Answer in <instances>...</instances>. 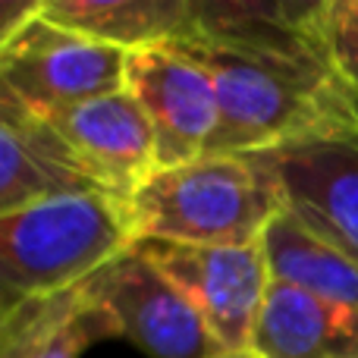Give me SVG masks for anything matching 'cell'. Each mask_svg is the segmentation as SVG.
I'll use <instances>...</instances> for the list:
<instances>
[{
  "instance_id": "9",
  "label": "cell",
  "mask_w": 358,
  "mask_h": 358,
  "mask_svg": "<svg viewBox=\"0 0 358 358\" xmlns=\"http://www.w3.org/2000/svg\"><path fill=\"white\" fill-rule=\"evenodd\" d=\"M44 120L66 138L98 189L123 201H129L161 170L157 132L126 88Z\"/></svg>"
},
{
  "instance_id": "11",
  "label": "cell",
  "mask_w": 358,
  "mask_h": 358,
  "mask_svg": "<svg viewBox=\"0 0 358 358\" xmlns=\"http://www.w3.org/2000/svg\"><path fill=\"white\" fill-rule=\"evenodd\" d=\"M101 340H120V324L94 277L0 311V358H82Z\"/></svg>"
},
{
  "instance_id": "8",
  "label": "cell",
  "mask_w": 358,
  "mask_h": 358,
  "mask_svg": "<svg viewBox=\"0 0 358 358\" xmlns=\"http://www.w3.org/2000/svg\"><path fill=\"white\" fill-rule=\"evenodd\" d=\"M255 157L277 182L283 210L358 264V132Z\"/></svg>"
},
{
  "instance_id": "10",
  "label": "cell",
  "mask_w": 358,
  "mask_h": 358,
  "mask_svg": "<svg viewBox=\"0 0 358 358\" xmlns=\"http://www.w3.org/2000/svg\"><path fill=\"white\" fill-rule=\"evenodd\" d=\"M76 192L101 189L48 120L0 92V214Z\"/></svg>"
},
{
  "instance_id": "16",
  "label": "cell",
  "mask_w": 358,
  "mask_h": 358,
  "mask_svg": "<svg viewBox=\"0 0 358 358\" xmlns=\"http://www.w3.org/2000/svg\"><path fill=\"white\" fill-rule=\"evenodd\" d=\"M214 358H261V355L252 352V349H227V352H217Z\"/></svg>"
},
{
  "instance_id": "14",
  "label": "cell",
  "mask_w": 358,
  "mask_h": 358,
  "mask_svg": "<svg viewBox=\"0 0 358 358\" xmlns=\"http://www.w3.org/2000/svg\"><path fill=\"white\" fill-rule=\"evenodd\" d=\"M261 248L271 280L296 286L324 302L358 308V264L289 210H280L271 220Z\"/></svg>"
},
{
  "instance_id": "13",
  "label": "cell",
  "mask_w": 358,
  "mask_h": 358,
  "mask_svg": "<svg viewBox=\"0 0 358 358\" xmlns=\"http://www.w3.org/2000/svg\"><path fill=\"white\" fill-rule=\"evenodd\" d=\"M41 16L126 54L195 38V0H44Z\"/></svg>"
},
{
  "instance_id": "6",
  "label": "cell",
  "mask_w": 358,
  "mask_h": 358,
  "mask_svg": "<svg viewBox=\"0 0 358 358\" xmlns=\"http://www.w3.org/2000/svg\"><path fill=\"white\" fill-rule=\"evenodd\" d=\"M126 92L142 104L157 132L161 167L210 155L220 126V101L210 69L182 41L129 50Z\"/></svg>"
},
{
  "instance_id": "4",
  "label": "cell",
  "mask_w": 358,
  "mask_h": 358,
  "mask_svg": "<svg viewBox=\"0 0 358 358\" xmlns=\"http://www.w3.org/2000/svg\"><path fill=\"white\" fill-rule=\"evenodd\" d=\"M126 50L54 25L38 13L0 41V92L38 117L126 88Z\"/></svg>"
},
{
  "instance_id": "12",
  "label": "cell",
  "mask_w": 358,
  "mask_h": 358,
  "mask_svg": "<svg viewBox=\"0 0 358 358\" xmlns=\"http://www.w3.org/2000/svg\"><path fill=\"white\" fill-rule=\"evenodd\" d=\"M248 349L261 358H358V308L271 280Z\"/></svg>"
},
{
  "instance_id": "2",
  "label": "cell",
  "mask_w": 358,
  "mask_h": 358,
  "mask_svg": "<svg viewBox=\"0 0 358 358\" xmlns=\"http://www.w3.org/2000/svg\"><path fill=\"white\" fill-rule=\"evenodd\" d=\"M136 242L129 204L110 192L44 198L0 214V311L85 283Z\"/></svg>"
},
{
  "instance_id": "1",
  "label": "cell",
  "mask_w": 358,
  "mask_h": 358,
  "mask_svg": "<svg viewBox=\"0 0 358 358\" xmlns=\"http://www.w3.org/2000/svg\"><path fill=\"white\" fill-rule=\"evenodd\" d=\"M302 0H195L189 44L210 69L220 126L210 155H267L358 132V98L336 79Z\"/></svg>"
},
{
  "instance_id": "7",
  "label": "cell",
  "mask_w": 358,
  "mask_h": 358,
  "mask_svg": "<svg viewBox=\"0 0 358 358\" xmlns=\"http://www.w3.org/2000/svg\"><path fill=\"white\" fill-rule=\"evenodd\" d=\"M94 286L117 317L120 336L136 343L148 358H214L227 352L189 299L138 248L94 273Z\"/></svg>"
},
{
  "instance_id": "5",
  "label": "cell",
  "mask_w": 358,
  "mask_h": 358,
  "mask_svg": "<svg viewBox=\"0 0 358 358\" xmlns=\"http://www.w3.org/2000/svg\"><path fill=\"white\" fill-rule=\"evenodd\" d=\"M136 248L201 315L220 349H248L261 305L271 289L264 248L258 245H179L145 239Z\"/></svg>"
},
{
  "instance_id": "15",
  "label": "cell",
  "mask_w": 358,
  "mask_h": 358,
  "mask_svg": "<svg viewBox=\"0 0 358 358\" xmlns=\"http://www.w3.org/2000/svg\"><path fill=\"white\" fill-rule=\"evenodd\" d=\"M311 31L336 79L358 98V0H317Z\"/></svg>"
},
{
  "instance_id": "3",
  "label": "cell",
  "mask_w": 358,
  "mask_h": 358,
  "mask_svg": "<svg viewBox=\"0 0 358 358\" xmlns=\"http://www.w3.org/2000/svg\"><path fill=\"white\" fill-rule=\"evenodd\" d=\"M136 239L179 245H258L283 198L258 157L204 155L161 167L129 198Z\"/></svg>"
}]
</instances>
